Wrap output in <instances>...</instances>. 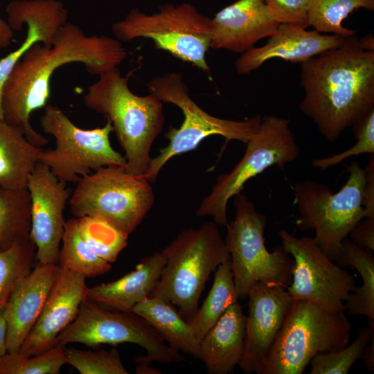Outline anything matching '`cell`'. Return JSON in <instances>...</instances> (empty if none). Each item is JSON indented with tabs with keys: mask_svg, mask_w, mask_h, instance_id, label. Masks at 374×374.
<instances>
[{
	"mask_svg": "<svg viewBox=\"0 0 374 374\" xmlns=\"http://www.w3.org/2000/svg\"><path fill=\"white\" fill-rule=\"evenodd\" d=\"M235 216L226 224L224 242L239 299H245L258 283L287 289L292 283V257L282 245L267 250L264 232L267 217L242 193L235 196Z\"/></svg>",
	"mask_w": 374,
	"mask_h": 374,
	"instance_id": "obj_8",
	"label": "cell"
},
{
	"mask_svg": "<svg viewBox=\"0 0 374 374\" xmlns=\"http://www.w3.org/2000/svg\"><path fill=\"white\" fill-rule=\"evenodd\" d=\"M131 312L149 323L171 348L201 359V340L171 303L150 296L135 305Z\"/></svg>",
	"mask_w": 374,
	"mask_h": 374,
	"instance_id": "obj_25",
	"label": "cell"
},
{
	"mask_svg": "<svg viewBox=\"0 0 374 374\" xmlns=\"http://www.w3.org/2000/svg\"><path fill=\"white\" fill-rule=\"evenodd\" d=\"M344 39L337 35H323L300 26L279 24L264 46L253 47L242 53L235 63V69L239 74L246 75L274 58L302 63L340 46Z\"/></svg>",
	"mask_w": 374,
	"mask_h": 374,
	"instance_id": "obj_20",
	"label": "cell"
},
{
	"mask_svg": "<svg viewBox=\"0 0 374 374\" xmlns=\"http://www.w3.org/2000/svg\"><path fill=\"white\" fill-rule=\"evenodd\" d=\"M361 46L366 51H374V40L372 33L359 39Z\"/></svg>",
	"mask_w": 374,
	"mask_h": 374,
	"instance_id": "obj_43",
	"label": "cell"
},
{
	"mask_svg": "<svg viewBox=\"0 0 374 374\" xmlns=\"http://www.w3.org/2000/svg\"><path fill=\"white\" fill-rule=\"evenodd\" d=\"M351 324L344 310L332 312L313 303L292 300L256 374H301L315 356L340 350L350 341Z\"/></svg>",
	"mask_w": 374,
	"mask_h": 374,
	"instance_id": "obj_4",
	"label": "cell"
},
{
	"mask_svg": "<svg viewBox=\"0 0 374 374\" xmlns=\"http://www.w3.org/2000/svg\"><path fill=\"white\" fill-rule=\"evenodd\" d=\"M136 368V373L138 374H159L161 373L160 371L151 368L146 363H140Z\"/></svg>",
	"mask_w": 374,
	"mask_h": 374,
	"instance_id": "obj_44",
	"label": "cell"
},
{
	"mask_svg": "<svg viewBox=\"0 0 374 374\" xmlns=\"http://www.w3.org/2000/svg\"><path fill=\"white\" fill-rule=\"evenodd\" d=\"M353 131L357 143L349 149L332 156L312 161L314 168L325 170L335 166L348 157L362 154H374V109L355 123Z\"/></svg>",
	"mask_w": 374,
	"mask_h": 374,
	"instance_id": "obj_36",
	"label": "cell"
},
{
	"mask_svg": "<svg viewBox=\"0 0 374 374\" xmlns=\"http://www.w3.org/2000/svg\"><path fill=\"white\" fill-rule=\"evenodd\" d=\"M14 37V30L8 23L0 17V48L9 46Z\"/></svg>",
	"mask_w": 374,
	"mask_h": 374,
	"instance_id": "obj_40",
	"label": "cell"
},
{
	"mask_svg": "<svg viewBox=\"0 0 374 374\" xmlns=\"http://www.w3.org/2000/svg\"><path fill=\"white\" fill-rule=\"evenodd\" d=\"M211 48L244 53L271 36L279 23L264 0H238L211 19Z\"/></svg>",
	"mask_w": 374,
	"mask_h": 374,
	"instance_id": "obj_19",
	"label": "cell"
},
{
	"mask_svg": "<svg viewBox=\"0 0 374 374\" xmlns=\"http://www.w3.org/2000/svg\"><path fill=\"white\" fill-rule=\"evenodd\" d=\"M56 263L37 262L17 285L1 310L7 326V348L19 351L36 322L57 277Z\"/></svg>",
	"mask_w": 374,
	"mask_h": 374,
	"instance_id": "obj_21",
	"label": "cell"
},
{
	"mask_svg": "<svg viewBox=\"0 0 374 374\" xmlns=\"http://www.w3.org/2000/svg\"><path fill=\"white\" fill-rule=\"evenodd\" d=\"M238 300L229 259L217 267L207 296L188 321L196 337L201 340L229 306Z\"/></svg>",
	"mask_w": 374,
	"mask_h": 374,
	"instance_id": "obj_27",
	"label": "cell"
},
{
	"mask_svg": "<svg viewBox=\"0 0 374 374\" xmlns=\"http://www.w3.org/2000/svg\"><path fill=\"white\" fill-rule=\"evenodd\" d=\"M246 144L244 156L233 170L218 176L211 193L197 209V216H211L217 225L226 226L229 201L241 193L249 179L271 166L283 170L300 154L290 120L275 115L263 116L258 131Z\"/></svg>",
	"mask_w": 374,
	"mask_h": 374,
	"instance_id": "obj_11",
	"label": "cell"
},
{
	"mask_svg": "<svg viewBox=\"0 0 374 374\" xmlns=\"http://www.w3.org/2000/svg\"><path fill=\"white\" fill-rule=\"evenodd\" d=\"M247 315L235 302L201 339V360L208 374L233 373L242 357Z\"/></svg>",
	"mask_w": 374,
	"mask_h": 374,
	"instance_id": "obj_23",
	"label": "cell"
},
{
	"mask_svg": "<svg viewBox=\"0 0 374 374\" xmlns=\"http://www.w3.org/2000/svg\"><path fill=\"white\" fill-rule=\"evenodd\" d=\"M64 364L65 347L60 345L32 356L8 352L0 356V374H60Z\"/></svg>",
	"mask_w": 374,
	"mask_h": 374,
	"instance_id": "obj_33",
	"label": "cell"
},
{
	"mask_svg": "<svg viewBox=\"0 0 374 374\" xmlns=\"http://www.w3.org/2000/svg\"><path fill=\"white\" fill-rule=\"evenodd\" d=\"M148 88L162 103L177 106L184 116L179 127H169L165 134L168 144L151 159L145 174L150 183L155 182L161 168L169 160L195 150L204 139L220 135L227 142L235 140L247 143L261 123L262 117L260 114L243 121L223 119L209 114L190 98L188 86L179 73L157 76L150 81Z\"/></svg>",
	"mask_w": 374,
	"mask_h": 374,
	"instance_id": "obj_9",
	"label": "cell"
},
{
	"mask_svg": "<svg viewBox=\"0 0 374 374\" xmlns=\"http://www.w3.org/2000/svg\"><path fill=\"white\" fill-rule=\"evenodd\" d=\"M365 170V184L363 190L362 205L364 218L374 217V154H369Z\"/></svg>",
	"mask_w": 374,
	"mask_h": 374,
	"instance_id": "obj_39",
	"label": "cell"
},
{
	"mask_svg": "<svg viewBox=\"0 0 374 374\" xmlns=\"http://www.w3.org/2000/svg\"><path fill=\"white\" fill-rule=\"evenodd\" d=\"M39 123L43 131L55 138V147L43 150L39 161L61 181L76 183L100 168L126 166L125 157L111 145L109 136L113 127L109 120L103 127L82 129L58 107L46 105Z\"/></svg>",
	"mask_w": 374,
	"mask_h": 374,
	"instance_id": "obj_12",
	"label": "cell"
},
{
	"mask_svg": "<svg viewBox=\"0 0 374 374\" xmlns=\"http://www.w3.org/2000/svg\"><path fill=\"white\" fill-rule=\"evenodd\" d=\"M42 151L28 140L21 128L0 120V187L26 188Z\"/></svg>",
	"mask_w": 374,
	"mask_h": 374,
	"instance_id": "obj_24",
	"label": "cell"
},
{
	"mask_svg": "<svg viewBox=\"0 0 374 374\" xmlns=\"http://www.w3.org/2000/svg\"><path fill=\"white\" fill-rule=\"evenodd\" d=\"M8 23L13 30L27 26L21 45L0 60V120H3L1 95L4 84L16 64L35 44L52 46L59 29L67 23L68 12L59 0H14L6 9Z\"/></svg>",
	"mask_w": 374,
	"mask_h": 374,
	"instance_id": "obj_18",
	"label": "cell"
},
{
	"mask_svg": "<svg viewBox=\"0 0 374 374\" xmlns=\"http://www.w3.org/2000/svg\"><path fill=\"white\" fill-rule=\"evenodd\" d=\"M36 260V247L30 236L0 252V311Z\"/></svg>",
	"mask_w": 374,
	"mask_h": 374,
	"instance_id": "obj_31",
	"label": "cell"
},
{
	"mask_svg": "<svg viewBox=\"0 0 374 374\" xmlns=\"http://www.w3.org/2000/svg\"><path fill=\"white\" fill-rule=\"evenodd\" d=\"M127 53L116 39L87 35L78 25L66 23L51 46L34 44L16 64L2 91L3 120L21 128L28 140L42 148L48 140L31 125L32 113L47 105L52 74L71 63L82 64L88 73L100 75L123 62Z\"/></svg>",
	"mask_w": 374,
	"mask_h": 374,
	"instance_id": "obj_1",
	"label": "cell"
},
{
	"mask_svg": "<svg viewBox=\"0 0 374 374\" xmlns=\"http://www.w3.org/2000/svg\"><path fill=\"white\" fill-rule=\"evenodd\" d=\"M162 251L166 263L150 296L178 307L189 321L210 275L230 259L224 239L217 224L207 222L182 231Z\"/></svg>",
	"mask_w": 374,
	"mask_h": 374,
	"instance_id": "obj_5",
	"label": "cell"
},
{
	"mask_svg": "<svg viewBox=\"0 0 374 374\" xmlns=\"http://www.w3.org/2000/svg\"><path fill=\"white\" fill-rule=\"evenodd\" d=\"M299 109L329 142L374 109V51L355 35L301 63Z\"/></svg>",
	"mask_w": 374,
	"mask_h": 374,
	"instance_id": "obj_2",
	"label": "cell"
},
{
	"mask_svg": "<svg viewBox=\"0 0 374 374\" xmlns=\"http://www.w3.org/2000/svg\"><path fill=\"white\" fill-rule=\"evenodd\" d=\"M279 24L309 26L308 11L311 0H264Z\"/></svg>",
	"mask_w": 374,
	"mask_h": 374,
	"instance_id": "obj_37",
	"label": "cell"
},
{
	"mask_svg": "<svg viewBox=\"0 0 374 374\" xmlns=\"http://www.w3.org/2000/svg\"><path fill=\"white\" fill-rule=\"evenodd\" d=\"M364 362L366 368L374 373V336L364 349L360 357Z\"/></svg>",
	"mask_w": 374,
	"mask_h": 374,
	"instance_id": "obj_41",
	"label": "cell"
},
{
	"mask_svg": "<svg viewBox=\"0 0 374 374\" xmlns=\"http://www.w3.org/2000/svg\"><path fill=\"white\" fill-rule=\"evenodd\" d=\"M278 235L294 260L292 283L286 289L291 298L332 312L346 311L344 302L357 287L355 277L327 256L314 238H297L285 229Z\"/></svg>",
	"mask_w": 374,
	"mask_h": 374,
	"instance_id": "obj_14",
	"label": "cell"
},
{
	"mask_svg": "<svg viewBox=\"0 0 374 374\" xmlns=\"http://www.w3.org/2000/svg\"><path fill=\"white\" fill-rule=\"evenodd\" d=\"M65 355L66 364L72 366L80 374L129 373L116 348L93 351L65 347Z\"/></svg>",
	"mask_w": 374,
	"mask_h": 374,
	"instance_id": "obj_35",
	"label": "cell"
},
{
	"mask_svg": "<svg viewBox=\"0 0 374 374\" xmlns=\"http://www.w3.org/2000/svg\"><path fill=\"white\" fill-rule=\"evenodd\" d=\"M27 189L31 203L30 238L36 247L37 261L57 264L66 222L64 211L71 192L39 161L29 177Z\"/></svg>",
	"mask_w": 374,
	"mask_h": 374,
	"instance_id": "obj_15",
	"label": "cell"
},
{
	"mask_svg": "<svg viewBox=\"0 0 374 374\" xmlns=\"http://www.w3.org/2000/svg\"><path fill=\"white\" fill-rule=\"evenodd\" d=\"M374 336V326L362 328L356 339L343 348L320 353L310 361V374H347Z\"/></svg>",
	"mask_w": 374,
	"mask_h": 374,
	"instance_id": "obj_34",
	"label": "cell"
},
{
	"mask_svg": "<svg viewBox=\"0 0 374 374\" xmlns=\"http://www.w3.org/2000/svg\"><path fill=\"white\" fill-rule=\"evenodd\" d=\"M349 235L355 244L373 252L374 250V217L362 220L353 229Z\"/></svg>",
	"mask_w": 374,
	"mask_h": 374,
	"instance_id": "obj_38",
	"label": "cell"
},
{
	"mask_svg": "<svg viewBox=\"0 0 374 374\" xmlns=\"http://www.w3.org/2000/svg\"><path fill=\"white\" fill-rule=\"evenodd\" d=\"M31 203L28 190L0 187V252L30 236Z\"/></svg>",
	"mask_w": 374,
	"mask_h": 374,
	"instance_id": "obj_29",
	"label": "cell"
},
{
	"mask_svg": "<svg viewBox=\"0 0 374 374\" xmlns=\"http://www.w3.org/2000/svg\"><path fill=\"white\" fill-rule=\"evenodd\" d=\"M341 267L351 266L360 274L362 285L356 287L344 302L351 314L366 316L374 326V256L373 252L355 244L346 238L343 242Z\"/></svg>",
	"mask_w": 374,
	"mask_h": 374,
	"instance_id": "obj_26",
	"label": "cell"
},
{
	"mask_svg": "<svg viewBox=\"0 0 374 374\" xmlns=\"http://www.w3.org/2000/svg\"><path fill=\"white\" fill-rule=\"evenodd\" d=\"M61 244L57 260L60 267L86 278H94L111 269V263L96 255L82 236L78 217L66 221Z\"/></svg>",
	"mask_w": 374,
	"mask_h": 374,
	"instance_id": "obj_28",
	"label": "cell"
},
{
	"mask_svg": "<svg viewBox=\"0 0 374 374\" xmlns=\"http://www.w3.org/2000/svg\"><path fill=\"white\" fill-rule=\"evenodd\" d=\"M155 195L145 175L109 166L80 178L69 204L75 217L100 219L129 235L153 206Z\"/></svg>",
	"mask_w": 374,
	"mask_h": 374,
	"instance_id": "obj_7",
	"label": "cell"
},
{
	"mask_svg": "<svg viewBox=\"0 0 374 374\" xmlns=\"http://www.w3.org/2000/svg\"><path fill=\"white\" fill-rule=\"evenodd\" d=\"M83 100L89 109L111 122L125 153L126 170L145 175L152 159V145L165 123L163 103L151 93L134 94L118 67L100 75Z\"/></svg>",
	"mask_w": 374,
	"mask_h": 374,
	"instance_id": "obj_3",
	"label": "cell"
},
{
	"mask_svg": "<svg viewBox=\"0 0 374 374\" xmlns=\"http://www.w3.org/2000/svg\"><path fill=\"white\" fill-rule=\"evenodd\" d=\"M8 353L7 348V326L6 320L0 311V356Z\"/></svg>",
	"mask_w": 374,
	"mask_h": 374,
	"instance_id": "obj_42",
	"label": "cell"
},
{
	"mask_svg": "<svg viewBox=\"0 0 374 374\" xmlns=\"http://www.w3.org/2000/svg\"><path fill=\"white\" fill-rule=\"evenodd\" d=\"M112 31L121 42L150 39L157 48L204 71L210 70L206 54L211 48V19L189 3L163 4L152 14L133 9L112 25Z\"/></svg>",
	"mask_w": 374,
	"mask_h": 374,
	"instance_id": "obj_10",
	"label": "cell"
},
{
	"mask_svg": "<svg viewBox=\"0 0 374 374\" xmlns=\"http://www.w3.org/2000/svg\"><path fill=\"white\" fill-rule=\"evenodd\" d=\"M374 9V0H311L308 11L309 26L319 33H331L344 38L355 35V30L341 23L355 10Z\"/></svg>",
	"mask_w": 374,
	"mask_h": 374,
	"instance_id": "obj_30",
	"label": "cell"
},
{
	"mask_svg": "<svg viewBox=\"0 0 374 374\" xmlns=\"http://www.w3.org/2000/svg\"><path fill=\"white\" fill-rule=\"evenodd\" d=\"M72 343L89 347L124 343L140 346L146 355L136 358L139 363L179 362L184 358L165 344L161 335L144 319L130 312L108 310L88 297L81 303L75 319L57 336L56 345Z\"/></svg>",
	"mask_w": 374,
	"mask_h": 374,
	"instance_id": "obj_13",
	"label": "cell"
},
{
	"mask_svg": "<svg viewBox=\"0 0 374 374\" xmlns=\"http://www.w3.org/2000/svg\"><path fill=\"white\" fill-rule=\"evenodd\" d=\"M244 346L239 366L255 372L280 330L292 299L286 289L258 283L249 292Z\"/></svg>",
	"mask_w": 374,
	"mask_h": 374,
	"instance_id": "obj_17",
	"label": "cell"
},
{
	"mask_svg": "<svg viewBox=\"0 0 374 374\" xmlns=\"http://www.w3.org/2000/svg\"><path fill=\"white\" fill-rule=\"evenodd\" d=\"M86 278L60 267L42 310L18 353L32 356L55 346L57 336L75 319L82 302L87 298Z\"/></svg>",
	"mask_w": 374,
	"mask_h": 374,
	"instance_id": "obj_16",
	"label": "cell"
},
{
	"mask_svg": "<svg viewBox=\"0 0 374 374\" xmlns=\"http://www.w3.org/2000/svg\"><path fill=\"white\" fill-rule=\"evenodd\" d=\"M80 233L94 253L111 264L127 244V235L93 217L78 218Z\"/></svg>",
	"mask_w": 374,
	"mask_h": 374,
	"instance_id": "obj_32",
	"label": "cell"
},
{
	"mask_svg": "<svg viewBox=\"0 0 374 374\" xmlns=\"http://www.w3.org/2000/svg\"><path fill=\"white\" fill-rule=\"evenodd\" d=\"M166 263L163 251L142 258L120 278L88 287L87 297L108 310L130 312L138 303L150 296Z\"/></svg>",
	"mask_w": 374,
	"mask_h": 374,
	"instance_id": "obj_22",
	"label": "cell"
},
{
	"mask_svg": "<svg viewBox=\"0 0 374 374\" xmlns=\"http://www.w3.org/2000/svg\"><path fill=\"white\" fill-rule=\"evenodd\" d=\"M348 177L340 190L313 180L292 186L294 204L300 214L296 224L300 230H314V239L332 260L339 262L344 240L364 218L362 205L365 170L352 161Z\"/></svg>",
	"mask_w": 374,
	"mask_h": 374,
	"instance_id": "obj_6",
	"label": "cell"
}]
</instances>
